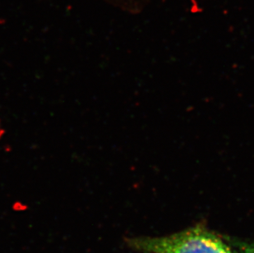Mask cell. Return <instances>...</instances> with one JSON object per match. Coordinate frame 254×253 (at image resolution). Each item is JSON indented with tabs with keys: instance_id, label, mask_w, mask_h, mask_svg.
I'll return each mask as SVG.
<instances>
[{
	"instance_id": "3",
	"label": "cell",
	"mask_w": 254,
	"mask_h": 253,
	"mask_svg": "<svg viewBox=\"0 0 254 253\" xmlns=\"http://www.w3.org/2000/svg\"><path fill=\"white\" fill-rule=\"evenodd\" d=\"M5 133H6V130H5L4 127L2 126L1 120H0V141H1L2 137L4 136Z\"/></svg>"
},
{
	"instance_id": "1",
	"label": "cell",
	"mask_w": 254,
	"mask_h": 253,
	"mask_svg": "<svg viewBox=\"0 0 254 253\" xmlns=\"http://www.w3.org/2000/svg\"><path fill=\"white\" fill-rule=\"evenodd\" d=\"M129 245L147 253H236L217 235L194 227L163 237H142L129 240Z\"/></svg>"
},
{
	"instance_id": "2",
	"label": "cell",
	"mask_w": 254,
	"mask_h": 253,
	"mask_svg": "<svg viewBox=\"0 0 254 253\" xmlns=\"http://www.w3.org/2000/svg\"><path fill=\"white\" fill-rule=\"evenodd\" d=\"M240 253H254V246L250 245V246L245 247L242 252Z\"/></svg>"
}]
</instances>
